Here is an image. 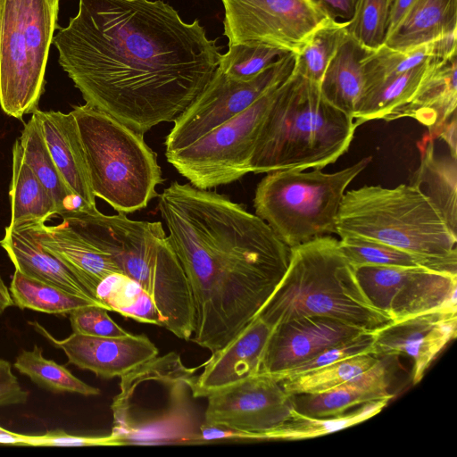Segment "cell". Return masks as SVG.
Returning a JSON list of instances; mask_svg holds the SVG:
<instances>
[{"mask_svg":"<svg viewBox=\"0 0 457 457\" xmlns=\"http://www.w3.org/2000/svg\"><path fill=\"white\" fill-rule=\"evenodd\" d=\"M52 44L86 104L142 135L173 121L221 56L198 20L162 0H79Z\"/></svg>","mask_w":457,"mask_h":457,"instance_id":"1","label":"cell"},{"mask_svg":"<svg viewBox=\"0 0 457 457\" xmlns=\"http://www.w3.org/2000/svg\"><path fill=\"white\" fill-rule=\"evenodd\" d=\"M158 210L193 299L190 340L215 353L258 315L291 248L240 204L189 183L173 181L158 195Z\"/></svg>","mask_w":457,"mask_h":457,"instance_id":"2","label":"cell"},{"mask_svg":"<svg viewBox=\"0 0 457 457\" xmlns=\"http://www.w3.org/2000/svg\"><path fill=\"white\" fill-rule=\"evenodd\" d=\"M58 215L149 294L162 328L179 338H191L195 312L190 288L161 221L134 220L120 212L106 215L97 208H74Z\"/></svg>","mask_w":457,"mask_h":457,"instance_id":"3","label":"cell"},{"mask_svg":"<svg viewBox=\"0 0 457 457\" xmlns=\"http://www.w3.org/2000/svg\"><path fill=\"white\" fill-rule=\"evenodd\" d=\"M357 127L353 118L324 99L317 83L293 69L275 91L250 170L322 169L348 150Z\"/></svg>","mask_w":457,"mask_h":457,"instance_id":"4","label":"cell"},{"mask_svg":"<svg viewBox=\"0 0 457 457\" xmlns=\"http://www.w3.org/2000/svg\"><path fill=\"white\" fill-rule=\"evenodd\" d=\"M257 316L272 327L301 316H320L370 332L392 321L369 301L354 266L331 236L291 248L288 267Z\"/></svg>","mask_w":457,"mask_h":457,"instance_id":"5","label":"cell"},{"mask_svg":"<svg viewBox=\"0 0 457 457\" xmlns=\"http://www.w3.org/2000/svg\"><path fill=\"white\" fill-rule=\"evenodd\" d=\"M196 370L170 352L121 376L111 404V436L118 445L203 444L195 404Z\"/></svg>","mask_w":457,"mask_h":457,"instance_id":"6","label":"cell"},{"mask_svg":"<svg viewBox=\"0 0 457 457\" xmlns=\"http://www.w3.org/2000/svg\"><path fill=\"white\" fill-rule=\"evenodd\" d=\"M336 234L363 237L424 256H457V234L411 184L363 186L345 193Z\"/></svg>","mask_w":457,"mask_h":457,"instance_id":"7","label":"cell"},{"mask_svg":"<svg viewBox=\"0 0 457 457\" xmlns=\"http://www.w3.org/2000/svg\"><path fill=\"white\" fill-rule=\"evenodd\" d=\"M83 145L92 191L114 211L129 214L158 196L162 181L156 154L144 135L88 105L71 111Z\"/></svg>","mask_w":457,"mask_h":457,"instance_id":"8","label":"cell"},{"mask_svg":"<svg viewBox=\"0 0 457 457\" xmlns=\"http://www.w3.org/2000/svg\"><path fill=\"white\" fill-rule=\"evenodd\" d=\"M371 159L332 173L321 169L268 172L255 190V214L290 248L337 233L345 191Z\"/></svg>","mask_w":457,"mask_h":457,"instance_id":"9","label":"cell"},{"mask_svg":"<svg viewBox=\"0 0 457 457\" xmlns=\"http://www.w3.org/2000/svg\"><path fill=\"white\" fill-rule=\"evenodd\" d=\"M60 0H0V106L21 120L37 109Z\"/></svg>","mask_w":457,"mask_h":457,"instance_id":"10","label":"cell"},{"mask_svg":"<svg viewBox=\"0 0 457 457\" xmlns=\"http://www.w3.org/2000/svg\"><path fill=\"white\" fill-rule=\"evenodd\" d=\"M277 88L194 143L166 153L167 162L200 189L240 179L251 172L250 162L259 131Z\"/></svg>","mask_w":457,"mask_h":457,"instance_id":"11","label":"cell"},{"mask_svg":"<svg viewBox=\"0 0 457 457\" xmlns=\"http://www.w3.org/2000/svg\"><path fill=\"white\" fill-rule=\"evenodd\" d=\"M295 54L288 53L253 79H234L218 67L203 91L172 121L164 140L165 154L183 148L237 115L290 75Z\"/></svg>","mask_w":457,"mask_h":457,"instance_id":"12","label":"cell"},{"mask_svg":"<svg viewBox=\"0 0 457 457\" xmlns=\"http://www.w3.org/2000/svg\"><path fill=\"white\" fill-rule=\"evenodd\" d=\"M358 282L372 305L397 321L436 312H457V274L422 267L354 266Z\"/></svg>","mask_w":457,"mask_h":457,"instance_id":"13","label":"cell"},{"mask_svg":"<svg viewBox=\"0 0 457 457\" xmlns=\"http://www.w3.org/2000/svg\"><path fill=\"white\" fill-rule=\"evenodd\" d=\"M228 46L264 45L295 54L328 16L316 0H221Z\"/></svg>","mask_w":457,"mask_h":457,"instance_id":"14","label":"cell"},{"mask_svg":"<svg viewBox=\"0 0 457 457\" xmlns=\"http://www.w3.org/2000/svg\"><path fill=\"white\" fill-rule=\"evenodd\" d=\"M203 423L247 433L274 429L290 415L294 404L279 381L258 373L208 397Z\"/></svg>","mask_w":457,"mask_h":457,"instance_id":"15","label":"cell"},{"mask_svg":"<svg viewBox=\"0 0 457 457\" xmlns=\"http://www.w3.org/2000/svg\"><path fill=\"white\" fill-rule=\"evenodd\" d=\"M457 332V312L436 311L391 321L374 331L372 353L378 357H408L412 383L418 384L436 356Z\"/></svg>","mask_w":457,"mask_h":457,"instance_id":"16","label":"cell"},{"mask_svg":"<svg viewBox=\"0 0 457 457\" xmlns=\"http://www.w3.org/2000/svg\"><path fill=\"white\" fill-rule=\"evenodd\" d=\"M29 324L51 345L62 350L69 363L104 378H120L159 353L144 335L96 337L72 333L64 339H56L37 321Z\"/></svg>","mask_w":457,"mask_h":457,"instance_id":"17","label":"cell"},{"mask_svg":"<svg viewBox=\"0 0 457 457\" xmlns=\"http://www.w3.org/2000/svg\"><path fill=\"white\" fill-rule=\"evenodd\" d=\"M363 331L320 316H301L278 323L267 342L259 373H279Z\"/></svg>","mask_w":457,"mask_h":457,"instance_id":"18","label":"cell"},{"mask_svg":"<svg viewBox=\"0 0 457 457\" xmlns=\"http://www.w3.org/2000/svg\"><path fill=\"white\" fill-rule=\"evenodd\" d=\"M273 327L256 316L234 339L212 353L195 384L196 398L232 386L260 371Z\"/></svg>","mask_w":457,"mask_h":457,"instance_id":"19","label":"cell"},{"mask_svg":"<svg viewBox=\"0 0 457 457\" xmlns=\"http://www.w3.org/2000/svg\"><path fill=\"white\" fill-rule=\"evenodd\" d=\"M37 119L49 153L72 194L89 209H96L86 155L76 120L70 112L36 109Z\"/></svg>","mask_w":457,"mask_h":457,"instance_id":"20","label":"cell"},{"mask_svg":"<svg viewBox=\"0 0 457 457\" xmlns=\"http://www.w3.org/2000/svg\"><path fill=\"white\" fill-rule=\"evenodd\" d=\"M457 53L445 59H435L418 88L401 107L390 113L386 121L409 117L428 129L434 139L442 125L456 112Z\"/></svg>","mask_w":457,"mask_h":457,"instance_id":"21","label":"cell"},{"mask_svg":"<svg viewBox=\"0 0 457 457\" xmlns=\"http://www.w3.org/2000/svg\"><path fill=\"white\" fill-rule=\"evenodd\" d=\"M32 227L41 245L59 258L96 301V292L101 281L112 273H121L106 253L65 221L55 226L37 223Z\"/></svg>","mask_w":457,"mask_h":457,"instance_id":"22","label":"cell"},{"mask_svg":"<svg viewBox=\"0 0 457 457\" xmlns=\"http://www.w3.org/2000/svg\"><path fill=\"white\" fill-rule=\"evenodd\" d=\"M0 245L8 254L15 270L24 276L99 303L59 258L41 245L32 225L6 227Z\"/></svg>","mask_w":457,"mask_h":457,"instance_id":"23","label":"cell"},{"mask_svg":"<svg viewBox=\"0 0 457 457\" xmlns=\"http://www.w3.org/2000/svg\"><path fill=\"white\" fill-rule=\"evenodd\" d=\"M293 396L294 408L312 417H332L349 408L377 401H389V377L385 358L379 359L365 372L329 390L314 395Z\"/></svg>","mask_w":457,"mask_h":457,"instance_id":"24","label":"cell"},{"mask_svg":"<svg viewBox=\"0 0 457 457\" xmlns=\"http://www.w3.org/2000/svg\"><path fill=\"white\" fill-rule=\"evenodd\" d=\"M387 403V401L368 403L351 412L324 418L305 415L293 408L289 417L272 430L262 433H247L224 428L221 431V437L227 441L314 438L361 423L380 412Z\"/></svg>","mask_w":457,"mask_h":457,"instance_id":"25","label":"cell"},{"mask_svg":"<svg viewBox=\"0 0 457 457\" xmlns=\"http://www.w3.org/2000/svg\"><path fill=\"white\" fill-rule=\"evenodd\" d=\"M457 33V0H415L385 45L404 49Z\"/></svg>","mask_w":457,"mask_h":457,"instance_id":"26","label":"cell"},{"mask_svg":"<svg viewBox=\"0 0 457 457\" xmlns=\"http://www.w3.org/2000/svg\"><path fill=\"white\" fill-rule=\"evenodd\" d=\"M369 52L346 35L320 83L324 99L352 118L364 90L361 62Z\"/></svg>","mask_w":457,"mask_h":457,"instance_id":"27","label":"cell"},{"mask_svg":"<svg viewBox=\"0 0 457 457\" xmlns=\"http://www.w3.org/2000/svg\"><path fill=\"white\" fill-rule=\"evenodd\" d=\"M421 157L410 184L428 197L451 230L457 234L456 159L435 154L433 139L425 136L419 143Z\"/></svg>","mask_w":457,"mask_h":457,"instance_id":"28","label":"cell"},{"mask_svg":"<svg viewBox=\"0 0 457 457\" xmlns=\"http://www.w3.org/2000/svg\"><path fill=\"white\" fill-rule=\"evenodd\" d=\"M9 195L10 228L45 223L58 213L53 197L24 161L18 138L12 147V170Z\"/></svg>","mask_w":457,"mask_h":457,"instance_id":"29","label":"cell"},{"mask_svg":"<svg viewBox=\"0 0 457 457\" xmlns=\"http://www.w3.org/2000/svg\"><path fill=\"white\" fill-rule=\"evenodd\" d=\"M456 37L457 33L404 49L391 48L384 44L369 52L361 62L364 90L386 78L409 71L428 58L445 59L457 53Z\"/></svg>","mask_w":457,"mask_h":457,"instance_id":"30","label":"cell"},{"mask_svg":"<svg viewBox=\"0 0 457 457\" xmlns=\"http://www.w3.org/2000/svg\"><path fill=\"white\" fill-rule=\"evenodd\" d=\"M436 57L391 76L365 89L353 113L357 126L374 120H386L392 112L412 96Z\"/></svg>","mask_w":457,"mask_h":457,"instance_id":"31","label":"cell"},{"mask_svg":"<svg viewBox=\"0 0 457 457\" xmlns=\"http://www.w3.org/2000/svg\"><path fill=\"white\" fill-rule=\"evenodd\" d=\"M340 238V247L353 266L374 264L422 267L457 274V256H424L360 236H345Z\"/></svg>","mask_w":457,"mask_h":457,"instance_id":"32","label":"cell"},{"mask_svg":"<svg viewBox=\"0 0 457 457\" xmlns=\"http://www.w3.org/2000/svg\"><path fill=\"white\" fill-rule=\"evenodd\" d=\"M18 139L24 161L53 197L58 210L57 215L62 212L78 208L74 202L87 207L67 187L49 153L34 115L24 125Z\"/></svg>","mask_w":457,"mask_h":457,"instance_id":"33","label":"cell"},{"mask_svg":"<svg viewBox=\"0 0 457 457\" xmlns=\"http://www.w3.org/2000/svg\"><path fill=\"white\" fill-rule=\"evenodd\" d=\"M96 296L108 311L162 327V320L152 297L137 281L123 273H112L102 280Z\"/></svg>","mask_w":457,"mask_h":457,"instance_id":"34","label":"cell"},{"mask_svg":"<svg viewBox=\"0 0 457 457\" xmlns=\"http://www.w3.org/2000/svg\"><path fill=\"white\" fill-rule=\"evenodd\" d=\"M9 291L13 305L54 315H69L80 306L101 303L72 295L61 287L24 276L15 270Z\"/></svg>","mask_w":457,"mask_h":457,"instance_id":"35","label":"cell"},{"mask_svg":"<svg viewBox=\"0 0 457 457\" xmlns=\"http://www.w3.org/2000/svg\"><path fill=\"white\" fill-rule=\"evenodd\" d=\"M14 368L33 383L54 394L73 393L84 396L97 395L100 390L75 377L66 367L46 359L40 347L22 350L17 356Z\"/></svg>","mask_w":457,"mask_h":457,"instance_id":"36","label":"cell"},{"mask_svg":"<svg viewBox=\"0 0 457 457\" xmlns=\"http://www.w3.org/2000/svg\"><path fill=\"white\" fill-rule=\"evenodd\" d=\"M346 21L328 18L295 54L294 71L320 86L325 70L345 38Z\"/></svg>","mask_w":457,"mask_h":457,"instance_id":"37","label":"cell"},{"mask_svg":"<svg viewBox=\"0 0 457 457\" xmlns=\"http://www.w3.org/2000/svg\"><path fill=\"white\" fill-rule=\"evenodd\" d=\"M379 359L366 353L279 382L290 395L320 394L365 372Z\"/></svg>","mask_w":457,"mask_h":457,"instance_id":"38","label":"cell"},{"mask_svg":"<svg viewBox=\"0 0 457 457\" xmlns=\"http://www.w3.org/2000/svg\"><path fill=\"white\" fill-rule=\"evenodd\" d=\"M393 0H358L353 15L346 21V33L372 51L385 44Z\"/></svg>","mask_w":457,"mask_h":457,"instance_id":"39","label":"cell"},{"mask_svg":"<svg viewBox=\"0 0 457 457\" xmlns=\"http://www.w3.org/2000/svg\"><path fill=\"white\" fill-rule=\"evenodd\" d=\"M287 52L264 45L235 44L221 54L218 68L237 80H250Z\"/></svg>","mask_w":457,"mask_h":457,"instance_id":"40","label":"cell"},{"mask_svg":"<svg viewBox=\"0 0 457 457\" xmlns=\"http://www.w3.org/2000/svg\"><path fill=\"white\" fill-rule=\"evenodd\" d=\"M374 338V332L363 331L350 339L325 348L301 363L270 376L278 381H282L322 369L347 358L372 353Z\"/></svg>","mask_w":457,"mask_h":457,"instance_id":"41","label":"cell"},{"mask_svg":"<svg viewBox=\"0 0 457 457\" xmlns=\"http://www.w3.org/2000/svg\"><path fill=\"white\" fill-rule=\"evenodd\" d=\"M107 311L96 304L72 310L69 314L72 333L96 337H122L129 334L113 321Z\"/></svg>","mask_w":457,"mask_h":457,"instance_id":"42","label":"cell"},{"mask_svg":"<svg viewBox=\"0 0 457 457\" xmlns=\"http://www.w3.org/2000/svg\"><path fill=\"white\" fill-rule=\"evenodd\" d=\"M30 446H119L110 435L106 436H76L62 430L47 431L43 435L30 436Z\"/></svg>","mask_w":457,"mask_h":457,"instance_id":"43","label":"cell"},{"mask_svg":"<svg viewBox=\"0 0 457 457\" xmlns=\"http://www.w3.org/2000/svg\"><path fill=\"white\" fill-rule=\"evenodd\" d=\"M29 392L20 385L11 363L0 359V406L26 403Z\"/></svg>","mask_w":457,"mask_h":457,"instance_id":"44","label":"cell"},{"mask_svg":"<svg viewBox=\"0 0 457 457\" xmlns=\"http://www.w3.org/2000/svg\"><path fill=\"white\" fill-rule=\"evenodd\" d=\"M331 19L348 21L352 18L358 0H316Z\"/></svg>","mask_w":457,"mask_h":457,"instance_id":"45","label":"cell"},{"mask_svg":"<svg viewBox=\"0 0 457 457\" xmlns=\"http://www.w3.org/2000/svg\"><path fill=\"white\" fill-rule=\"evenodd\" d=\"M441 137L448 145L450 149V156L457 159V122L456 112L442 125L440 128L437 137Z\"/></svg>","mask_w":457,"mask_h":457,"instance_id":"46","label":"cell"},{"mask_svg":"<svg viewBox=\"0 0 457 457\" xmlns=\"http://www.w3.org/2000/svg\"><path fill=\"white\" fill-rule=\"evenodd\" d=\"M414 1L415 0H393L389 16L387 36L399 23Z\"/></svg>","mask_w":457,"mask_h":457,"instance_id":"47","label":"cell"},{"mask_svg":"<svg viewBox=\"0 0 457 457\" xmlns=\"http://www.w3.org/2000/svg\"><path fill=\"white\" fill-rule=\"evenodd\" d=\"M30 435L12 432L0 426V445L29 446Z\"/></svg>","mask_w":457,"mask_h":457,"instance_id":"48","label":"cell"},{"mask_svg":"<svg viewBox=\"0 0 457 457\" xmlns=\"http://www.w3.org/2000/svg\"><path fill=\"white\" fill-rule=\"evenodd\" d=\"M13 305V301L11 296L9 288L4 284L0 275V314H2L7 308Z\"/></svg>","mask_w":457,"mask_h":457,"instance_id":"49","label":"cell"}]
</instances>
